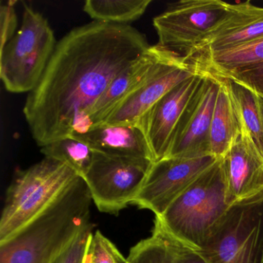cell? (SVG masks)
<instances>
[{"instance_id": "cell-25", "label": "cell", "mask_w": 263, "mask_h": 263, "mask_svg": "<svg viewBox=\"0 0 263 263\" xmlns=\"http://www.w3.org/2000/svg\"><path fill=\"white\" fill-rule=\"evenodd\" d=\"M214 77L231 80L263 98V63L244 70Z\"/></svg>"}, {"instance_id": "cell-6", "label": "cell", "mask_w": 263, "mask_h": 263, "mask_svg": "<svg viewBox=\"0 0 263 263\" xmlns=\"http://www.w3.org/2000/svg\"><path fill=\"white\" fill-rule=\"evenodd\" d=\"M199 251L209 263H263V192L231 206Z\"/></svg>"}, {"instance_id": "cell-5", "label": "cell", "mask_w": 263, "mask_h": 263, "mask_svg": "<svg viewBox=\"0 0 263 263\" xmlns=\"http://www.w3.org/2000/svg\"><path fill=\"white\" fill-rule=\"evenodd\" d=\"M48 21L24 4L22 24L0 50V77L10 93H30L36 88L56 48Z\"/></svg>"}, {"instance_id": "cell-12", "label": "cell", "mask_w": 263, "mask_h": 263, "mask_svg": "<svg viewBox=\"0 0 263 263\" xmlns=\"http://www.w3.org/2000/svg\"><path fill=\"white\" fill-rule=\"evenodd\" d=\"M198 73L183 57L172 52L152 77L114 110L104 124H137L166 93L184 80Z\"/></svg>"}, {"instance_id": "cell-17", "label": "cell", "mask_w": 263, "mask_h": 263, "mask_svg": "<svg viewBox=\"0 0 263 263\" xmlns=\"http://www.w3.org/2000/svg\"><path fill=\"white\" fill-rule=\"evenodd\" d=\"M127 258L132 263H209L198 249L171 235L156 218L152 236L132 247Z\"/></svg>"}, {"instance_id": "cell-14", "label": "cell", "mask_w": 263, "mask_h": 263, "mask_svg": "<svg viewBox=\"0 0 263 263\" xmlns=\"http://www.w3.org/2000/svg\"><path fill=\"white\" fill-rule=\"evenodd\" d=\"M263 36V7L250 1L229 4L224 19L206 35L187 57L227 50Z\"/></svg>"}, {"instance_id": "cell-20", "label": "cell", "mask_w": 263, "mask_h": 263, "mask_svg": "<svg viewBox=\"0 0 263 263\" xmlns=\"http://www.w3.org/2000/svg\"><path fill=\"white\" fill-rule=\"evenodd\" d=\"M219 78L227 87L241 132L249 136L263 157V98L231 80Z\"/></svg>"}, {"instance_id": "cell-7", "label": "cell", "mask_w": 263, "mask_h": 263, "mask_svg": "<svg viewBox=\"0 0 263 263\" xmlns=\"http://www.w3.org/2000/svg\"><path fill=\"white\" fill-rule=\"evenodd\" d=\"M221 0H181L154 19L160 47L187 59L197 44L221 22L229 10Z\"/></svg>"}, {"instance_id": "cell-9", "label": "cell", "mask_w": 263, "mask_h": 263, "mask_svg": "<svg viewBox=\"0 0 263 263\" xmlns=\"http://www.w3.org/2000/svg\"><path fill=\"white\" fill-rule=\"evenodd\" d=\"M219 158H165L153 163L142 187L132 204L161 216L168 206Z\"/></svg>"}, {"instance_id": "cell-2", "label": "cell", "mask_w": 263, "mask_h": 263, "mask_svg": "<svg viewBox=\"0 0 263 263\" xmlns=\"http://www.w3.org/2000/svg\"><path fill=\"white\" fill-rule=\"evenodd\" d=\"M92 200L80 177L41 215L0 241V263H52L90 224Z\"/></svg>"}, {"instance_id": "cell-23", "label": "cell", "mask_w": 263, "mask_h": 263, "mask_svg": "<svg viewBox=\"0 0 263 263\" xmlns=\"http://www.w3.org/2000/svg\"><path fill=\"white\" fill-rule=\"evenodd\" d=\"M85 263H128L127 258L100 231L93 232Z\"/></svg>"}, {"instance_id": "cell-15", "label": "cell", "mask_w": 263, "mask_h": 263, "mask_svg": "<svg viewBox=\"0 0 263 263\" xmlns=\"http://www.w3.org/2000/svg\"><path fill=\"white\" fill-rule=\"evenodd\" d=\"M172 51L156 44L135 60L110 84L90 110L92 127L104 124L124 100L133 95L155 73ZM91 127V128H92Z\"/></svg>"}, {"instance_id": "cell-18", "label": "cell", "mask_w": 263, "mask_h": 263, "mask_svg": "<svg viewBox=\"0 0 263 263\" xmlns=\"http://www.w3.org/2000/svg\"><path fill=\"white\" fill-rule=\"evenodd\" d=\"M189 63L197 71L220 76L263 63V36L221 51L192 57Z\"/></svg>"}, {"instance_id": "cell-4", "label": "cell", "mask_w": 263, "mask_h": 263, "mask_svg": "<svg viewBox=\"0 0 263 263\" xmlns=\"http://www.w3.org/2000/svg\"><path fill=\"white\" fill-rule=\"evenodd\" d=\"M80 177L67 164L48 158L20 172L7 190L0 218V241L41 215Z\"/></svg>"}, {"instance_id": "cell-24", "label": "cell", "mask_w": 263, "mask_h": 263, "mask_svg": "<svg viewBox=\"0 0 263 263\" xmlns=\"http://www.w3.org/2000/svg\"><path fill=\"white\" fill-rule=\"evenodd\" d=\"M93 234V224L90 222L52 263H85Z\"/></svg>"}, {"instance_id": "cell-22", "label": "cell", "mask_w": 263, "mask_h": 263, "mask_svg": "<svg viewBox=\"0 0 263 263\" xmlns=\"http://www.w3.org/2000/svg\"><path fill=\"white\" fill-rule=\"evenodd\" d=\"M41 153L45 158L67 164L84 178L93 162L95 152L81 140L70 136L44 146Z\"/></svg>"}, {"instance_id": "cell-10", "label": "cell", "mask_w": 263, "mask_h": 263, "mask_svg": "<svg viewBox=\"0 0 263 263\" xmlns=\"http://www.w3.org/2000/svg\"><path fill=\"white\" fill-rule=\"evenodd\" d=\"M204 74L203 82L175 129L166 158H194L211 155L209 134L220 85L216 78Z\"/></svg>"}, {"instance_id": "cell-27", "label": "cell", "mask_w": 263, "mask_h": 263, "mask_svg": "<svg viewBox=\"0 0 263 263\" xmlns=\"http://www.w3.org/2000/svg\"><path fill=\"white\" fill-rule=\"evenodd\" d=\"M128 263H132V262H129V261H128Z\"/></svg>"}, {"instance_id": "cell-8", "label": "cell", "mask_w": 263, "mask_h": 263, "mask_svg": "<svg viewBox=\"0 0 263 263\" xmlns=\"http://www.w3.org/2000/svg\"><path fill=\"white\" fill-rule=\"evenodd\" d=\"M152 164L149 160L109 156L95 152L93 162L84 179L98 210L117 214L132 204Z\"/></svg>"}, {"instance_id": "cell-21", "label": "cell", "mask_w": 263, "mask_h": 263, "mask_svg": "<svg viewBox=\"0 0 263 263\" xmlns=\"http://www.w3.org/2000/svg\"><path fill=\"white\" fill-rule=\"evenodd\" d=\"M152 0H87L84 11L93 21L105 24L129 25L139 19Z\"/></svg>"}, {"instance_id": "cell-16", "label": "cell", "mask_w": 263, "mask_h": 263, "mask_svg": "<svg viewBox=\"0 0 263 263\" xmlns=\"http://www.w3.org/2000/svg\"><path fill=\"white\" fill-rule=\"evenodd\" d=\"M72 137L81 140L95 152L104 155L146 159L154 163L145 135L138 124H100L85 134Z\"/></svg>"}, {"instance_id": "cell-11", "label": "cell", "mask_w": 263, "mask_h": 263, "mask_svg": "<svg viewBox=\"0 0 263 263\" xmlns=\"http://www.w3.org/2000/svg\"><path fill=\"white\" fill-rule=\"evenodd\" d=\"M204 78L198 72L175 86L158 101L138 122L145 135L154 163L168 155L175 129Z\"/></svg>"}, {"instance_id": "cell-13", "label": "cell", "mask_w": 263, "mask_h": 263, "mask_svg": "<svg viewBox=\"0 0 263 263\" xmlns=\"http://www.w3.org/2000/svg\"><path fill=\"white\" fill-rule=\"evenodd\" d=\"M221 165L229 205L262 193L263 157L244 132L221 158Z\"/></svg>"}, {"instance_id": "cell-26", "label": "cell", "mask_w": 263, "mask_h": 263, "mask_svg": "<svg viewBox=\"0 0 263 263\" xmlns=\"http://www.w3.org/2000/svg\"><path fill=\"white\" fill-rule=\"evenodd\" d=\"M16 1H9L0 7V50L11 41L17 27L18 21L15 5Z\"/></svg>"}, {"instance_id": "cell-3", "label": "cell", "mask_w": 263, "mask_h": 263, "mask_svg": "<svg viewBox=\"0 0 263 263\" xmlns=\"http://www.w3.org/2000/svg\"><path fill=\"white\" fill-rule=\"evenodd\" d=\"M230 207L219 158L155 218L171 235L199 250Z\"/></svg>"}, {"instance_id": "cell-19", "label": "cell", "mask_w": 263, "mask_h": 263, "mask_svg": "<svg viewBox=\"0 0 263 263\" xmlns=\"http://www.w3.org/2000/svg\"><path fill=\"white\" fill-rule=\"evenodd\" d=\"M215 78L220 86L211 122L209 152L212 156L221 158L235 144L241 128L227 87L221 78Z\"/></svg>"}, {"instance_id": "cell-1", "label": "cell", "mask_w": 263, "mask_h": 263, "mask_svg": "<svg viewBox=\"0 0 263 263\" xmlns=\"http://www.w3.org/2000/svg\"><path fill=\"white\" fill-rule=\"evenodd\" d=\"M151 46L130 25L93 21L57 44L42 78L24 107L33 139L43 147L83 135L89 115L114 80Z\"/></svg>"}]
</instances>
